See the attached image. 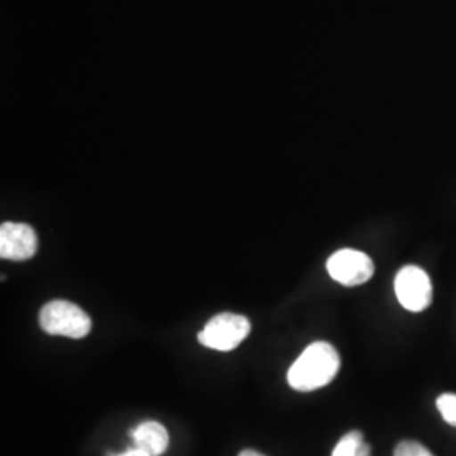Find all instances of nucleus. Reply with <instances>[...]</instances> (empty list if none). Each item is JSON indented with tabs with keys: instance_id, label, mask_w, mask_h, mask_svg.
<instances>
[{
	"instance_id": "obj_12",
	"label": "nucleus",
	"mask_w": 456,
	"mask_h": 456,
	"mask_svg": "<svg viewBox=\"0 0 456 456\" xmlns=\"http://www.w3.org/2000/svg\"><path fill=\"white\" fill-rule=\"evenodd\" d=\"M355 456H372V450H370V446H369V443H362V446H360L359 453Z\"/></svg>"
},
{
	"instance_id": "obj_5",
	"label": "nucleus",
	"mask_w": 456,
	"mask_h": 456,
	"mask_svg": "<svg viewBox=\"0 0 456 456\" xmlns=\"http://www.w3.org/2000/svg\"><path fill=\"white\" fill-rule=\"evenodd\" d=\"M395 296L399 303L412 313H419L429 308L433 301L431 279L418 265H406L395 276Z\"/></svg>"
},
{
	"instance_id": "obj_3",
	"label": "nucleus",
	"mask_w": 456,
	"mask_h": 456,
	"mask_svg": "<svg viewBox=\"0 0 456 456\" xmlns=\"http://www.w3.org/2000/svg\"><path fill=\"white\" fill-rule=\"evenodd\" d=\"M250 322L235 313H220L198 335V342L218 352L235 350L250 335Z\"/></svg>"
},
{
	"instance_id": "obj_10",
	"label": "nucleus",
	"mask_w": 456,
	"mask_h": 456,
	"mask_svg": "<svg viewBox=\"0 0 456 456\" xmlns=\"http://www.w3.org/2000/svg\"><path fill=\"white\" fill-rule=\"evenodd\" d=\"M394 456H435L428 448H424L418 441H401L395 450Z\"/></svg>"
},
{
	"instance_id": "obj_1",
	"label": "nucleus",
	"mask_w": 456,
	"mask_h": 456,
	"mask_svg": "<svg viewBox=\"0 0 456 456\" xmlns=\"http://www.w3.org/2000/svg\"><path fill=\"white\" fill-rule=\"evenodd\" d=\"M340 370V355L333 345L311 343L288 372V384L297 392H311L328 386Z\"/></svg>"
},
{
	"instance_id": "obj_9",
	"label": "nucleus",
	"mask_w": 456,
	"mask_h": 456,
	"mask_svg": "<svg viewBox=\"0 0 456 456\" xmlns=\"http://www.w3.org/2000/svg\"><path fill=\"white\" fill-rule=\"evenodd\" d=\"M436 406L443 419L452 426H456V394H443L438 397Z\"/></svg>"
},
{
	"instance_id": "obj_11",
	"label": "nucleus",
	"mask_w": 456,
	"mask_h": 456,
	"mask_svg": "<svg viewBox=\"0 0 456 456\" xmlns=\"http://www.w3.org/2000/svg\"><path fill=\"white\" fill-rule=\"evenodd\" d=\"M118 456H151L147 452H144V450H141V448H131V450H127V452H124L122 455Z\"/></svg>"
},
{
	"instance_id": "obj_6",
	"label": "nucleus",
	"mask_w": 456,
	"mask_h": 456,
	"mask_svg": "<svg viewBox=\"0 0 456 456\" xmlns=\"http://www.w3.org/2000/svg\"><path fill=\"white\" fill-rule=\"evenodd\" d=\"M37 250V235L26 224L5 222L0 227V256L7 261L24 262L33 259Z\"/></svg>"
},
{
	"instance_id": "obj_4",
	"label": "nucleus",
	"mask_w": 456,
	"mask_h": 456,
	"mask_svg": "<svg viewBox=\"0 0 456 456\" xmlns=\"http://www.w3.org/2000/svg\"><path fill=\"white\" fill-rule=\"evenodd\" d=\"M326 269L331 279L346 288L365 284L375 273L374 261L365 252L354 248H342L335 252L326 262Z\"/></svg>"
},
{
	"instance_id": "obj_8",
	"label": "nucleus",
	"mask_w": 456,
	"mask_h": 456,
	"mask_svg": "<svg viewBox=\"0 0 456 456\" xmlns=\"http://www.w3.org/2000/svg\"><path fill=\"white\" fill-rule=\"evenodd\" d=\"M362 443H363V435L360 431H350L338 441L331 456H355L359 453Z\"/></svg>"
},
{
	"instance_id": "obj_13",
	"label": "nucleus",
	"mask_w": 456,
	"mask_h": 456,
	"mask_svg": "<svg viewBox=\"0 0 456 456\" xmlns=\"http://www.w3.org/2000/svg\"><path fill=\"white\" fill-rule=\"evenodd\" d=\"M239 456H265L259 453V452H256V450H244L242 453Z\"/></svg>"
},
{
	"instance_id": "obj_7",
	"label": "nucleus",
	"mask_w": 456,
	"mask_h": 456,
	"mask_svg": "<svg viewBox=\"0 0 456 456\" xmlns=\"http://www.w3.org/2000/svg\"><path fill=\"white\" fill-rule=\"evenodd\" d=\"M134 446L144 450L151 456H161L169 446V435L163 424L146 421L132 431Z\"/></svg>"
},
{
	"instance_id": "obj_2",
	"label": "nucleus",
	"mask_w": 456,
	"mask_h": 456,
	"mask_svg": "<svg viewBox=\"0 0 456 456\" xmlns=\"http://www.w3.org/2000/svg\"><path fill=\"white\" fill-rule=\"evenodd\" d=\"M39 326L53 337L80 340L92 331V320L85 311L63 299L49 301L39 313Z\"/></svg>"
}]
</instances>
